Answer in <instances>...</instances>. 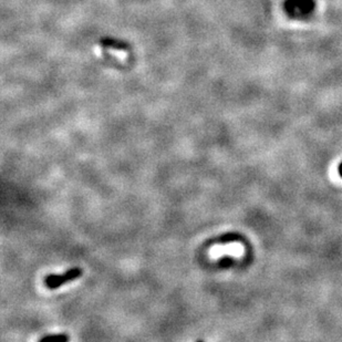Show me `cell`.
I'll return each mask as SVG.
<instances>
[{
    "label": "cell",
    "mask_w": 342,
    "mask_h": 342,
    "mask_svg": "<svg viewBox=\"0 0 342 342\" xmlns=\"http://www.w3.org/2000/svg\"><path fill=\"white\" fill-rule=\"evenodd\" d=\"M316 10L315 0H285L284 11L294 20H307Z\"/></svg>",
    "instance_id": "cell-1"
},
{
    "label": "cell",
    "mask_w": 342,
    "mask_h": 342,
    "mask_svg": "<svg viewBox=\"0 0 342 342\" xmlns=\"http://www.w3.org/2000/svg\"><path fill=\"white\" fill-rule=\"evenodd\" d=\"M82 274L83 270L81 268H71L62 275H49V276H47L45 279V285L50 290H55V289H58L65 284L80 278L82 276Z\"/></svg>",
    "instance_id": "cell-2"
},
{
    "label": "cell",
    "mask_w": 342,
    "mask_h": 342,
    "mask_svg": "<svg viewBox=\"0 0 342 342\" xmlns=\"http://www.w3.org/2000/svg\"><path fill=\"white\" fill-rule=\"evenodd\" d=\"M100 45L106 47V48H112V49L120 50V51H129L131 49V46L127 44L126 41L115 39V38H110V37L100 39Z\"/></svg>",
    "instance_id": "cell-3"
},
{
    "label": "cell",
    "mask_w": 342,
    "mask_h": 342,
    "mask_svg": "<svg viewBox=\"0 0 342 342\" xmlns=\"http://www.w3.org/2000/svg\"><path fill=\"white\" fill-rule=\"evenodd\" d=\"M238 239H239V235L231 232V234H225L221 237H218V238L212 240V243L213 244H227V243H232V241H236Z\"/></svg>",
    "instance_id": "cell-4"
},
{
    "label": "cell",
    "mask_w": 342,
    "mask_h": 342,
    "mask_svg": "<svg viewBox=\"0 0 342 342\" xmlns=\"http://www.w3.org/2000/svg\"><path fill=\"white\" fill-rule=\"evenodd\" d=\"M54 340H61V341H68L69 337L65 335H50V336H45L42 337L40 341H54Z\"/></svg>",
    "instance_id": "cell-5"
},
{
    "label": "cell",
    "mask_w": 342,
    "mask_h": 342,
    "mask_svg": "<svg viewBox=\"0 0 342 342\" xmlns=\"http://www.w3.org/2000/svg\"><path fill=\"white\" fill-rule=\"evenodd\" d=\"M339 175L342 177V162H341V164L339 165Z\"/></svg>",
    "instance_id": "cell-6"
}]
</instances>
